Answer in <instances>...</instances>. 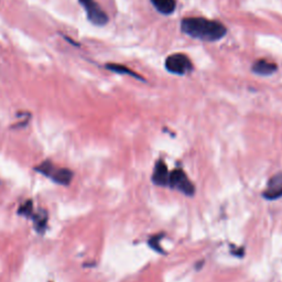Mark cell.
Wrapping results in <instances>:
<instances>
[{
	"label": "cell",
	"mask_w": 282,
	"mask_h": 282,
	"mask_svg": "<svg viewBox=\"0 0 282 282\" xmlns=\"http://www.w3.org/2000/svg\"><path fill=\"white\" fill-rule=\"evenodd\" d=\"M181 29L187 36L202 41L215 42L225 37L227 32L224 24L202 17H190L183 19Z\"/></svg>",
	"instance_id": "obj_1"
},
{
	"label": "cell",
	"mask_w": 282,
	"mask_h": 282,
	"mask_svg": "<svg viewBox=\"0 0 282 282\" xmlns=\"http://www.w3.org/2000/svg\"><path fill=\"white\" fill-rule=\"evenodd\" d=\"M36 170L53 182L62 185H68L73 179L72 170L65 169V168H56L51 161H43L36 168Z\"/></svg>",
	"instance_id": "obj_2"
},
{
	"label": "cell",
	"mask_w": 282,
	"mask_h": 282,
	"mask_svg": "<svg viewBox=\"0 0 282 282\" xmlns=\"http://www.w3.org/2000/svg\"><path fill=\"white\" fill-rule=\"evenodd\" d=\"M78 3L84 8L87 19L95 26L102 27L108 22L107 13L103 10L102 7L95 0H78Z\"/></svg>",
	"instance_id": "obj_3"
},
{
	"label": "cell",
	"mask_w": 282,
	"mask_h": 282,
	"mask_svg": "<svg viewBox=\"0 0 282 282\" xmlns=\"http://www.w3.org/2000/svg\"><path fill=\"white\" fill-rule=\"evenodd\" d=\"M166 68L176 75H184L192 71L193 64L189 56L183 53H174L166 60Z\"/></svg>",
	"instance_id": "obj_4"
},
{
	"label": "cell",
	"mask_w": 282,
	"mask_h": 282,
	"mask_svg": "<svg viewBox=\"0 0 282 282\" xmlns=\"http://www.w3.org/2000/svg\"><path fill=\"white\" fill-rule=\"evenodd\" d=\"M168 186L179 190L186 195H193L195 192V187L193 185V183L186 176L184 171L181 169H176L170 172Z\"/></svg>",
	"instance_id": "obj_5"
},
{
	"label": "cell",
	"mask_w": 282,
	"mask_h": 282,
	"mask_svg": "<svg viewBox=\"0 0 282 282\" xmlns=\"http://www.w3.org/2000/svg\"><path fill=\"white\" fill-rule=\"evenodd\" d=\"M262 196L267 200H277L282 197V172L270 177Z\"/></svg>",
	"instance_id": "obj_6"
},
{
	"label": "cell",
	"mask_w": 282,
	"mask_h": 282,
	"mask_svg": "<svg viewBox=\"0 0 282 282\" xmlns=\"http://www.w3.org/2000/svg\"><path fill=\"white\" fill-rule=\"evenodd\" d=\"M169 176H170V172L168 170L166 163L162 161L158 162L156 165L155 171H153V176H152L153 183H156L157 185L168 186Z\"/></svg>",
	"instance_id": "obj_7"
},
{
	"label": "cell",
	"mask_w": 282,
	"mask_h": 282,
	"mask_svg": "<svg viewBox=\"0 0 282 282\" xmlns=\"http://www.w3.org/2000/svg\"><path fill=\"white\" fill-rule=\"evenodd\" d=\"M277 65L275 63L268 62L266 60H258L252 65V72L258 74V75H271L277 71Z\"/></svg>",
	"instance_id": "obj_8"
},
{
	"label": "cell",
	"mask_w": 282,
	"mask_h": 282,
	"mask_svg": "<svg viewBox=\"0 0 282 282\" xmlns=\"http://www.w3.org/2000/svg\"><path fill=\"white\" fill-rule=\"evenodd\" d=\"M153 6L162 14H171L175 10V0H151Z\"/></svg>",
	"instance_id": "obj_9"
},
{
	"label": "cell",
	"mask_w": 282,
	"mask_h": 282,
	"mask_svg": "<svg viewBox=\"0 0 282 282\" xmlns=\"http://www.w3.org/2000/svg\"><path fill=\"white\" fill-rule=\"evenodd\" d=\"M106 67L110 71H112V72L119 73V74H125V75H130V76H133V77H136V78H139V80H143V78L141 76L138 75L137 73H135L132 70H130V68H128L127 66L121 65V64L110 63V64H107Z\"/></svg>",
	"instance_id": "obj_10"
},
{
	"label": "cell",
	"mask_w": 282,
	"mask_h": 282,
	"mask_svg": "<svg viewBox=\"0 0 282 282\" xmlns=\"http://www.w3.org/2000/svg\"><path fill=\"white\" fill-rule=\"evenodd\" d=\"M33 221H34V227H36V229L38 232H40V234H43L44 231H46L47 228V223H48V216L47 214H44V213H41V214H33Z\"/></svg>",
	"instance_id": "obj_11"
},
{
	"label": "cell",
	"mask_w": 282,
	"mask_h": 282,
	"mask_svg": "<svg viewBox=\"0 0 282 282\" xmlns=\"http://www.w3.org/2000/svg\"><path fill=\"white\" fill-rule=\"evenodd\" d=\"M18 214L23 215L26 217H32L33 216V202L31 200H28L23 203V204L19 207Z\"/></svg>",
	"instance_id": "obj_12"
}]
</instances>
